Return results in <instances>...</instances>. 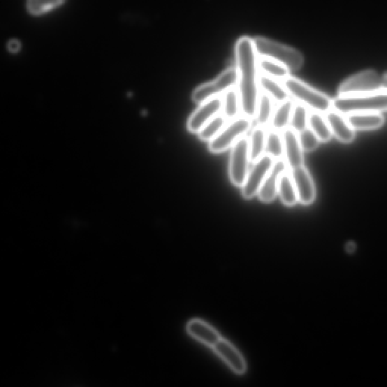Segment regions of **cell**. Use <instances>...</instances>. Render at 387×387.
Masks as SVG:
<instances>
[{
  "label": "cell",
  "mask_w": 387,
  "mask_h": 387,
  "mask_svg": "<svg viewBox=\"0 0 387 387\" xmlns=\"http://www.w3.org/2000/svg\"><path fill=\"white\" fill-rule=\"evenodd\" d=\"M252 119L246 116L238 117L226 124L222 131L209 143L210 152L218 154L224 152L235 144L250 131Z\"/></svg>",
  "instance_id": "8992f818"
},
{
  "label": "cell",
  "mask_w": 387,
  "mask_h": 387,
  "mask_svg": "<svg viewBox=\"0 0 387 387\" xmlns=\"http://www.w3.org/2000/svg\"><path fill=\"white\" fill-rule=\"evenodd\" d=\"M259 87L263 93L269 95L276 103H281L289 98V94L282 82L260 73Z\"/></svg>",
  "instance_id": "ac0fdd59"
},
{
  "label": "cell",
  "mask_w": 387,
  "mask_h": 387,
  "mask_svg": "<svg viewBox=\"0 0 387 387\" xmlns=\"http://www.w3.org/2000/svg\"><path fill=\"white\" fill-rule=\"evenodd\" d=\"M273 99L266 94H260L256 113V119L258 125L265 126L271 122L274 113Z\"/></svg>",
  "instance_id": "d4e9b609"
},
{
  "label": "cell",
  "mask_w": 387,
  "mask_h": 387,
  "mask_svg": "<svg viewBox=\"0 0 387 387\" xmlns=\"http://www.w3.org/2000/svg\"><path fill=\"white\" fill-rule=\"evenodd\" d=\"M253 40L258 57L279 62L290 71H298L303 66L304 58L298 50L263 36H256Z\"/></svg>",
  "instance_id": "7a4b0ae2"
},
{
  "label": "cell",
  "mask_w": 387,
  "mask_h": 387,
  "mask_svg": "<svg viewBox=\"0 0 387 387\" xmlns=\"http://www.w3.org/2000/svg\"><path fill=\"white\" fill-rule=\"evenodd\" d=\"M284 156L291 170L303 166L302 149L299 141L298 133L291 128L282 132Z\"/></svg>",
  "instance_id": "5bb4252c"
},
{
  "label": "cell",
  "mask_w": 387,
  "mask_h": 387,
  "mask_svg": "<svg viewBox=\"0 0 387 387\" xmlns=\"http://www.w3.org/2000/svg\"><path fill=\"white\" fill-rule=\"evenodd\" d=\"M266 135L265 128L261 126H256L252 131L250 140H249L251 161H256L265 154Z\"/></svg>",
  "instance_id": "603a6c76"
},
{
  "label": "cell",
  "mask_w": 387,
  "mask_h": 387,
  "mask_svg": "<svg viewBox=\"0 0 387 387\" xmlns=\"http://www.w3.org/2000/svg\"><path fill=\"white\" fill-rule=\"evenodd\" d=\"M308 127L316 135L320 142L327 143L333 138V133L323 114L311 112L309 115Z\"/></svg>",
  "instance_id": "44dd1931"
},
{
  "label": "cell",
  "mask_w": 387,
  "mask_h": 387,
  "mask_svg": "<svg viewBox=\"0 0 387 387\" xmlns=\"http://www.w3.org/2000/svg\"><path fill=\"white\" fill-rule=\"evenodd\" d=\"M294 103L292 99L289 98L282 101L274 110L271 119L272 130L284 131L290 125Z\"/></svg>",
  "instance_id": "d6986e66"
},
{
  "label": "cell",
  "mask_w": 387,
  "mask_h": 387,
  "mask_svg": "<svg viewBox=\"0 0 387 387\" xmlns=\"http://www.w3.org/2000/svg\"><path fill=\"white\" fill-rule=\"evenodd\" d=\"M288 165L283 159L275 161L273 167L267 175L258 193L260 200L264 203L272 202L279 193V186L282 174L287 171Z\"/></svg>",
  "instance_id": "4fadbf2b"
},
{
  "label": "cell",
  "mask_w": 387,
  "mask_h": 387,
  "mask_svg": "<svg viewBox=\"0 0 387 387\" xmlns=\"http://www.w3.org/2000/svg\"><path fill=\"white\" fill-rule=\"evenodd\" d=\"M308 109L300 103L295 104L291 115L290 128L299 133L308 128L309 115Z\"/></svg>",
  "instance_id": "83f0119b"
},
{
  "label": "cell",
  "mask_w": 387,
  "mask_h": 387,
  "mask_svg": "<svg viewBox=\"0 0 387 387\" xmlns=\"http://www.w3.org/2000/svg\"><path fill=\"white\" fill-rule=\"evenodd\" d=\"M346 117L355 131L377 130L382 127L385 122L384 116L377 112L352 113L346 115Z\"/></svg>",
  "instance_id": "e0dca14e"
},
{
  "label": "cell",
  "mask_w": 387,
  "mask_h": 387,
  "mask_svg": "<svg viewBox=\"0 0 387 387\" xmlns=\"http://www.w3.org/2000/svg\"><path fill=\"white\" fill-rule=\"evenodd\" d=\"M227 119L223 115H218L202 127L198 132L199 139L205 142H210L223 130L226 125Z\"/></svg>",
  "instance_id": "484cf974"
},
{
  "label": "cell",
  "mask_w": 387,
  "mask_h": 387,
  "mask_svg": "<svg viewBox=\"0 0 387 387\" xmlns=\"http://www.w3.org/2000/svg\"><path fill=\"white\" fill-rule=\"evenodd\" d=\"M187 330L194 339L212 349L222 338L214 328L198 319L190 320L187 325Z\"/></svg>",
  "instance_id": "9a60e30c"
},
{
  "label": "cell",
  "mask_w": 387,
  "mask_h": 387,
  "mask_svg": "<svg viewBox=\"0 0 387 387\" xmlns=\"http://www.w3.org/2000/svg\"><path fill=\"white\" fill-rule=\"evenodd\" d=\"M299 141L304 152H312L317 149L321 143L316 135L308 127L298 133Z\"/></svg>",
  "instance_id": "f546056e"
},
{
  "label": "cell",
  "mask_w": 387,
  "mask_h": 387,
  "mask_svg": "<svg viewBox=\"0 0 387 387\" xmlns=\"http://www.w3.org/2000/svg\"><path fill=\"white\" fill-rule=\"evenodd\" d=\"M275 161L272 156L264 154L260 159L254 162L242 187V196L245 199H251L259 193L267 175L273 167Z\"/></svg>",
  "instance_id": "9c48e42d"
},
{
  "label": "cell",
  "mask_w": 387,
  "mask_h": 387,
  "mask_svg": "<svg viewBox=\"0 0 387 387\" xmlns=\"http://www.w3.org/2000/svg\"><path fill=\"white\" fill-rule=\"evenodd\" d=\"M213 349L235 374L243 375L247 372V365L243 355L228 340L221 338Z\"/></svg>",
  "instance_id": "8fae6325"
},
{
  "label": "cell",
  "mask_w": 387,
  "mask_h": 387,
  "mask_svg": "<svg viewBox=\"0 0 387 387\" xmlns=\"http://www.w3.org/2000/svg\"><path fill=\"white\" fill-rule=\"evenodd\" d=\"M222 96L210 98L200 104L188 119L189 131L192 133H198L203 126L219 114L222 110Z\"/></svg>",
  "instance_id": "30bf717a"
},
{
  "label": "cell",
  "mask_w": 387,
  "mask_h": 387,
  "mask_svg": "<svg viewBox=\"0 0 387 387\" xmlns=\"http://www.w3.org/2000/svg\"><path fill=\"white\" fill-rule=\"evenodd\" d=\"M383 80V88L384 91H387V72L384 73L382 77Z\"/></svg>",
  "instance_id": "1f68e13d"
},
{
  "label": "cell",
  "mask_w": 387,
  "mask_h": 387,
  "mask_svg": "<svg viewBox=\"0 0 387 387\" xmlns=\"http://www.w3.org/2000/svg\"><path fill=\"white\" fill-rule=\"evenodd\" d=\"M258 68H259L260 73L263 75L281 82L290 77L291 71L288 68L284 66L279 62L270 59L259 57L258 59Z\"/></svg>",
  "instance_id": "ffe728a7"
},
{
  "label": "cell",
  "mask_w": 387,
  "mask_h": 387,
  "mask_svg": "<svg viewBox=\"0 0 387 387\" xmlns=\"http://www.w3.org/2000/svg\"><path fill=\"white\" fill-rule=\"evenodd\" d=\"M66 0H29L27 8L36 15L43 14L62 4Z\"/></svg>",
  "instance_id": "f1b7e54d"
},
{
  "label": "cell",
  "mask_w": 387,
  "mask_h": 387,
  "mask_svg": "<svg viewBox=\"0 0 387 387\" xmlns=\"http://www.w3.org/2000/svg\"><path fill=\"white\" fill-rule=\"evenodd\" d=\"M250 147L246 136L233 146L229 160V177L236 187H242L249 173Z\"/></svg>",
  "instance_id": "ba28073f"
},
{
  "label": "cell",
  "mask_w": 387,
  "mask_h": 387,
  "mask_svg": "<svg viewBox=\"0 0 387 387\" xmlns=\"http://www.w3.org/2000/svg\"><path fill=\"white\" fill-rule=\"evenodd\" d=\"M351 246H347L348 250L349 252H353V249L355 248V246L353 243L350 244Z\"/></svg>",
  "instance_id": "d6a6232c"
},
{
  "label": "cell",
  "mask_w": 387,
  "mask_h": 387,
  "mask_svg": "<svg viewBox=\"0 0 387 387\" xmlns=\"http://www.w3.org/2000/svg\"><path fill=\"white\" fill-rule=\"evenodd\" d=\"M223 115L228 119H234L238 117V113L240 112V98L237 87L229 89L222 96Z\"/></svg>",
  "instance_id": "cb8c5ba5"
},
{
  "label": "cell",
  "mask_w": 387,
  "mask_h": 387,
  "mask_svg": "<svg viewBox=\"0 0 387 387\" xmlns=\"http://www.w3.org/2000/svg\"><path fill=\"white\" fill-rule=\"evenodd\" d=\"M291 175L297 191L298 200L303 205L312 204L316 199V192L314 182L308 170L304 166H301L291 170Z\"/></svg>",
  "instance_id": "7c38bea8"
},
{
  "label": "cell",
  "mask_w": 387,
  "mask_h": 387,
  "mask_svg": "<svg viewBox=\"0 0 387 387\" xmlns=\"http://www.w3.org/2000/svg\"><path fill=\"white\" fill-rule=\"evenodd\" d=\"M282 84L290 96L312 112L326 114L333 110V100L302 80L290 76Z\"/></svg>",
  "instance_id": "277c9868"
},
{
  "label": "cell",
  "mask_w": 387,
  "mask_h": 387,
  "mask_svg": "<svg viewBox=\"0 0 387 387\" xmlns=\"http://www.w3.org/2000/svg\"><path fill=\"white\" fill-rule=\"evenodd\" d=\"M8 48L12 52H17L20 49V43L17 41H12L9 42Z\"/></svg>",
  "instance_id": "4dcf8cb0"
},
{
  "label": "cell",
  "mask_w": 387,
  "mask_h": 387,
  "mask_svg": "<svg viewBox=\"0 0 387 387\" xmlns=\"http://www.w3.org/2000/svg\"><path fill=\"white\" fill-rule=\"evenodd\" d=\"M235 61L238 71V91L240 98L241 112L253 119L256 117L259 99L258 54L253 38L244 36L235 44Z\"/></svg>",
  "instance_id": "6da1fadb"
},
{
  "label": "cell",
  "mask_w": 387,
  "mask_h": 387,
  "mask_svg": "<svg viewBox=\"0 0 387 387\" xmlns=\"http://www.w3.org/2000/svg\"><path fill=\"white\" fill-rule=\"evenodd\" d=\"M265 154H269L275 160H279L284 156L282 136L279 131H271L266 135Z\"/></svg>",
  "instance_id": "4316f807"
},
{
  "label": "cell",
  "mask_w": 387,
  "mask_h": 387,
  "mask_svg": "<svg viewBox=\"0 0 387 387\" xmlns=\"http://www.w3.org/2000/svg\"><path fill=\"white\" fill-rule=\"evenodd\" d=\"M326 117L333 135L341 143H351L355 139V131L349 124L345 115L333 109L326 113Z\"/></svg>",
  "instance_id": "2e32d148"
},
{
  "label": "cell",
  "mask_w": 387,
  "mask_h": 387,
  "mask_svg": "<svg viewBox=\"0 0 387 387\" xmlns=\"http://www.w3.org/2000/svg\"><path fill=\"white\" fill-rule=\"evenodd\" d=\"M333 109L345 115L352 113L386 112L387 91L358 96H338L333 100Z\"/></svg>",
  "instance_id": "3957f363"
},
{
  "label": "cell",
  "mask_w": 387,
  "mask_h": 387,
  "mask_svg": "<svg viewBox=\"0 0 387 387\" xmlns=\"http://www.w3.org/2000/svg\"><path fill=\"white\" fill-rule=\"evenodd\" d=\"M238 71L236 68H229L214 80L203 85L194 90L192 99L199 105L214 97L223 96L227 91L237 87Z\"/></svg>",
  "instance_id": "52a82bcc"
},
{
  "label": "cell",
  "mask_w": 387,
  "mask_h": 387,
  "mask_svg": "<svg viewBox=\"0 0 387 387\" xmlns=\"http://www.w3.org/2000/svg\"><path fill=\"white\" fill-rule=\"evenodd\" d=\"M279 194L284 205L292 207L296 205L299 201L291 175L287 171L284 173L281 177Z\"/></svg>",
  "instance_id": "7402d4cb"
},
{
  "label": "cell",
  "mask_w": 387,
  "mask_h": 387,
  "mask_svg": "<svg viewBox=\"0 0 387 387\" xmlns=\"http://www.w3.org/2000/svg\"><path fill=\"white\" fill-rule=\"evenodd\" d=\"M384 91L383 80L374 70H366L347 78L338 89V96H358Z\"/></svg>",
  "instance_id": "5b68a950"
}]
</instances>
